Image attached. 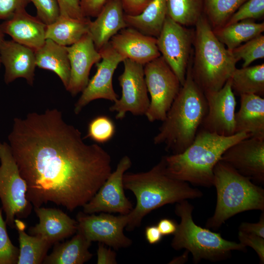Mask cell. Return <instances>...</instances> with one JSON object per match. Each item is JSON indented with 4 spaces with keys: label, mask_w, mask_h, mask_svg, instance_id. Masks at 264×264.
<instances>
[{
    "label": "cell",
    "mask_w": 264,
    "mask_h": 264,
    "mask_svg": "<svg viewBox=\"0 0 264 264\" xmlns=\"http://www.w3.org/2000/svg\"><path fill=\"white\" fill-rule=\"evenodd\" d=\"M195 26L192 77L204 93L218 91L230 78L237 62L217 38L204 14Z\"/></svg>",
    "instance_id": "5b68a950"
},
{
    "label": "cell",
    "mask_w": 264,
    "mask_h": 264,
    "mask_svg": "<svg viewBox=\"0 0 264 264\" xmlns=\"http://www.w3.org/2000/svg\"><path fill=\"white\" fill-rule=\"evenodd\" d=\"M60 15L73 18H85L82 12L79 0H56Z\"/></svg>",
    "instance_id": "ab89813d"
},
{
    "label": "cell",
    "mask_w": 264,
    "mask_h": 264,
    "mask_svg": "<svg viewBox=\"0 0 264 264\" xmlns=\"http://www.w3.org/2000/svg\"><path fill=\"white\" fill-rule=\"evenodd\" d=\"M0 199L5 222L15 227V217L27 218L32 205L26 198L27 184L21 175L9 144L0 141Z\"/></svg>",
    "instance_id": "ba28073f"
},
{
    "label": "cell",
    "mask_w": 264,
    "mask_h": 264,
    "mask_svg": "<svg viewBox=\"0 0 264 264\" xmlns=\"http://www.w3.org/2000/svg\"><path fill=\"white\" fill-rule=\"evenodd\" d=\"M36 9V16L46 25L53 22L60 15L56 0H30Z\"/></svg>",
    "instance_id": "8d00e7d4"
},
{
    "label": "cell",
    "mask_w": 264,
    "mask_h": 264,
    "mask_svg": "<svg viewBox=\"0 0 264 264\" xmlns=\"http://www.w3.org/2000/svg\"><path fill=\"white\" fill-rule=\"evenodd\" d=\"M230 51L237 62L243 61L242 67L249 66L254 61L264 57V36L261 34Z\"/></svg>",
    "instance_id": "d6a6232c"
},
{
    "label": "cell",
    "mask_w": 264,
    "mask_h": 264,
    "mask_svg": "<svg viewBox=\"0 0 264 264\" xmlns=\"http://www.w3.org/2000/svg\"><path fill=\"white\" fill-rule=\"evenodd\" d=\"M70 63V78L66 90L75 96L87 86L92 66L101 59L88 33L73 44L66 46Z\"/></svg>",
    "instance_id": "e0dca14e"
},
{
    "label": "cell",
    "mask_w": 264,
    "mask_h": 264,
    "mask_svg": "<svg viewBox=\"0 0 264 264\" xmlns=\"http://www.w3.org/2000/svg\"><path fill=\"white\" fill-rule=\"evenodd\" d=\"M145 234L147 241L151 244H154L160 242L163 236L156 225L147 226Z\"/></svg>",
    "instance_id": "bcb514c9"
},
{
    "label": "cell",
    "mask_w": 264,
    "mask_h": 264,
    "mask_svg": "<svg viewBox=\"0 0 264 264\" xmlns=\"http://www.w3.org/2000/svg\"><path fill=\"white\" fill-rule=\"evenodd\" d=\"M123 182L124 189L132 192L136 200L135 206L128 214L126 228L129 231L139 227L143 219L154 210L203 196L200 190L192 188L188 182L171 176L162 158L148 171L125 173Z\"/></svg>",
    "instance_id": "7a4b0ae2"
},
{
    "label": "cell",
    "mask_w": 264,
    "mask_h": 264,
    "mask_svg": "<svg viewBox=\"0 0 264 264\" xmlns=\"http://www.w3.org/2000/svg\"><path fill=\"white\" fill-rule=\"evenodd\" d=\"M240 96V108L235 114V133L264 139V99L252 94Z\"/></svg>",
    "instance_id": "603a6c76"
},
{
    "label": "cell",
    "mask_w": 264,
    "mask_h": 264,
    "mask_svg": "<svg viewBox=\"0 0 264 264\" xmlns=\"http://www.w3.org/2000/svg\"><path fill=\"white\" fill-rule=\"evenodd\" d=\"M213 30L219 41L228 50H232L262 34L264 31V22L257 23L252 20H246Z\"/></svg>",
    "instance_id": "83f0119b"
},
{
    "label": "cell",
    "mask_w": 264,
    "mask_h": 264,
    "mask_svg": "<svg viewBox=\"0 0 264 264\" xmlns=\"http://www.w3.org/2000/svg\"><path fill=\"white\" fill-rule=\"evenodd\" d=\"M264 15V0H247L231 16L225 25L243 20L258 19Z\"/></svg>",
    "instance_id": "d590c367"
},
{
    "label": "cell",
    "mask_w": 264,
    "mask_h": 264,
    "mask_svg": "<svg viewBox=\"0 0 264 264\" xmlns=\"http://www.w3.org/2000/svg\"><path fill=\"white\" fill-rule=\"evenodd\" d=\"M144 71L151 98L145 115L151 122L163 121L182 86L161 56L145 64Z\"/></svg>",
    "instance_id": "9c48e42d"
},
{
    "label": "cell",
    "mask_w": 264,
    "mask_h": 264,
    "mask_svg": "<svg viewBox=\"0 0 264 264\" xmlns=\"http://www.w3.org/2000/svg\"><path fill=\"white\" fill-rule=\"evenodd\" d=\"M234 93L264 94V64L236 68L230 78Z\"/></svg>",
    "instance_id": "f546056e"
},
{
    "label": "cell",
    "mask_w": 264,
    "mask_h": 264,
    "mask_svg": "<svg viewBox=\"0 0 264 264\" xmlns=\"http://www.w3.org/2000/svg\"><path fill=\"white\" fill-rule=\"evenodd\" d=\"M83 15L85 17H96L108 0H79Z\"/></svg>",
    "instance_id": "60d3db41"
},
{
    "label": "cell",
    "mask_w": 264,
    "mask_h": 264,
    "mask_svg": "<svg viewBox=\"0 0 264 264\" xmlns=\"http://www.w3.org/2000/svg\"><path fill=\"white\" fill-rule=\"evenodd\" d=\"M0 58L4 66L6 84L22 78L29 85H33L36 67L33 49L13 40H4L0 47Z\"/></svg>",
    "instance_id": "d6986e66"
},
{
    "label": "cell",
    "mask_w": 264,
    "mask_h": 264,
    "mask_svg": "<svg viewBox=\"0 0 264 264\" xmlns=\"http://www.w3.org/2000/svg\"><path fill=\"white\" fill-rule=\"evenodd\" d=\"M90 18H73L60 15L52 23L47 25L46 39L62 46H68L88 33Z\"/></svg>",
    "instance_id": "484cf974"
},
{
    "label": "cell",
    "mask_w": 264,
    "mask_h": 264,
    "mask_svg": "<svg viewBox=\"0 0 264 264\" xmlns=\"http://www.w3.org/2000/svg\"><path fill=\"white\" fill-rule=\"evenodd\" d=\"M167 16L184 26L195 25L203 15V0H166Z\"/></svg>",
    "instance_id": "4dcf8cb0"
},
{
    "label": "cell",
    "mask_w": 264,
    "mask_h": 264,
    "mask_svg": "<svg viewBox=\"0 0 264 264\" xmlns=\"http://www.w3.org/2000/svg\"><path fill=\"white\" fill-rule=\"evenodd\" d=\"M0 208V264H17L19 248L12 243Z\"/></svg>",
    "instance_id": "e575fe53"
},
{
    "label": "cell",
    "mask_w": 264,
    "mask_h": 264,
    "mask_svg": "<svg viewBox=\"0 0 264 264\" xmlns=\"http://www.w3.org/2000/svg\"><path fill=\"white\" fill-rule=\"evenodd\" d=\"M121 0H108L90 22L88 33L98 51L121 30L128 27Z\"/></svg>",
    "instance_id": "7402d4cb"
},
{
    "label": "cell",
    "mask_w": 264,
    "mask_h": 264,
    "mask_svg": "<svg viewBox=\"0 0 264 264\" xmlns=\"http://www.w3.org/2000/svg\"><path fill=\"white\" fill-rule=\"evenodd\" d=\"M98 51L101 61L96 64V73L89 80L74 105V112L76 114L95 100L104 99L114 102L118 99L113 87L112 78L118 65L125 59L113 49L110 42Z\"/></svg>",
    "instance_id": "5bb4252c"
},
{
    "label": "cell",
    "mask_w": 264,
    "mask_h": 264,
    "mask_svg": "<svg viewBox=\"0 0 264 264\" xmlns=\"http://www.w3.org/2000/svg\"><path fill=\"white\" fill-rule=\"evenodd\" d=\"M213 173L217 199L214 213L206 221L207 228L217 230L226 220L241 212L264 211L263 188L221 160L215 165Z\"/></svg>",
    "instance_id": "8992f818"
},
{
    "label": "cell",
    "mask_w": 264,
    "mask_h": 264,
    "mask_svg": "<svg viewBox=\"0 0 264 264\" xmlns=\"http://www.w3.org/2000/svg\"><path fill=\"white\" fill-rule=\"evenodd\" d=\"M220 160L242 176L264 184V139L249 137L228 148Z\"/></svg>",
    "instance_id": "2e32d148"
},
{
    "label": "cell",
    "mask_w": 264,
    "mask_h": 264,
    "mask_svg": "<svg viewBox=\"0 0 264 264\" xmlns=\"http://www.w3.org/2000/svg\"><path fill=\"white\" fill-rule=\"evenodd\" d=\"M109 42L125 59L143 66L161 56L156 38L145 35L132 27L121 30Z\"/></svg>",
    "instance_id": "ac0fdd59"
},
{
    "label": "cell",
    "mask_w": 264,
    "mask_h": 264,
    "mask_svg": "<svg viewBox=\"0 0 264 264\" xmlns=\"http://www.w3.org/2000/svg\"><path fill=\"white\" fill-rule=\"evenodd\" d=\"M35 55L36 66L55 73L66 89L70 72L66 46L46 39L43 46L35 51Z\"/></svg>",
    "instance_id": "d4e9b609"
},
{
    "label": "cell",
    "mask_w": 264,
    "mask_h": 264,
    "mask_svg": "<svg viewBox=\"0 0 264 264\" xmlns=\"http://www.w3.org/2000/svg\"><path fill=\"white\" fill-rule=\"evenodd\" d=\"M46 26L36 16L28 14L25 9L17 12L10 19L0 24L4 34L34 51L44 44Z\"/></svg>",
    "instance_id": "44dd1931"
},
{
    "label": "cell",
    "mask_w": 264,
    "mask_h": 264,
    "mask_svg": "<svg viewBox=\"0 0 264 264\" xmlns=\"http://www.w3.org/2000/svg\"><path fill=\"white\" fill-rule=\"evenodd\" d=\"M97 264H116V253L110 248H108L105 245L98 242L97 250Z\"/></svg>",
    "instance_id": "7bdbcfd3"
},
{
    "label": "cell",
    "mask_w": 264,
    "mask_h": 264,
    "mask_svg": "<svg viewBox=\"0 0 264 264\" xmlns=\"http://www.w3.org/2000/svg\"><path fill=\"white\" fill-rule=\"evenodd\" d=\"M247 0H203L204 13L213 29L225 24Z\"/></svg>",
    "instance_id": "1f68e13d"
},
{
    "label": "cell",
    "mask_w": 264,
    "mask_h": 264,
    "mask_svg": "<svg viewBox=\"0 0 264 264\" xmlns=\"http://www.w3.org/2000/svg\"><path fill=\"white\" fill-rule=\"evenodd\" d=\"M156 226L163 236H167L174 234L177 229V223L172 220L164 218L158 221Z\"/></svg>",
    "instance_id": "f6af8a7d"
},
{
    "label": "cell",
    "mask_w": 264,
    "mask_h": 264,
    "mask_svg": "<svg viewBox=\"0 0 264 264\" xmlns=\"http://www.w3.org/2000/svg\"><path fill=\"white\" fill-rule=\"evenodd\" d=\"M192 60L185 82L153 139L171 154L182 153L192 143L207 112L204 93L192 77Z\"/></svg>",
    "instance_id": "3957f363"
},
{
    "label": "cell",
    "mask_w": 264,
    "mask_h": 264,
    "mask_svg": "<svg viewBox=\"0 0 264 264\" xmlns=\"http://www.w3.org/2000/svg\"><path fill=\"white\" fill-rule=\"evenodd\" d=\"M4 34L3 33V32H2V31L1 30L0 27V45L2 42L4 40ZM1 64L0 58V67Z\"/></svg>",
    "instance_id": "c3c4849f"
},
{
    "label": "cell",
    "mask_w": 264,
    "mask_h": 264,
    "mask_svg": "<svg viewBox=\"0 0 264 264\" xmlns=\"http://www.w3.org/2000/svg\"><path fill=\"white\" fill-rule=\"evenodd\" d=\"M15 223L20 245L17 264H43L52 244L40 236L27 234L25 223L19 219H15Z\"/></svg>",
    "instance_id": "f1b7e54d"
},
{
    "label": "cell",
    "mask_w": 264,
    "mask_h": 264,
    "mask_svg": "<svg viewBox=\"0 0 264 264\" xmlns=\"http://www.w3.org/2000/svg\"><path fill=\"white\" fill-rule=\"evenodd\" d=\"M78 230L91 242H98L114 250L130 246L132 240L124 233V229L129 222L127 215L114 216L101 212L86 214L79 212L76 215Z\"/></svg>",
    "instance_id": "7c38bea8"
},
{
    "label": "cell",
    "mask_w": 264,
    "mask_h": 264,
    "mask_svg": "<svg viewBox=\"0 0 264 264\" xmlns=\"http://www.w3.org/2000/svg\"><path fill=\"white\" fill-rule=\"evenodd\" d=\"M153 0H121L125 14L134 16L140 14Z\"/></svg>",
    "instance_id": "b9f144b4"
},
{
    "label": "cell",
    "mask_w": 264,
    "mask_h": 264,
    "mask_svg": "<svg viewBox=\"0 0 264 264\" xmlns=\"http://www.w3.org/2000/svg\"><path fill=\"white\" fill-rule=\"evenodd\" d=\"M91 242L77 231L69 240L55 243L53 251L47 255L44 264H83L89 261L93 254L89 251Z\"/></svg>",
    "instance_id": "cb8c5ba5"
},
{
    "label": "cell",
    "mask_w": 264,
    "mask_h": 264,
    "mask_svg": "<svg viewBox=\"0 0 264 264\" xmlns=\"http://www.w3.org/2000/svg\"><path fill=\"white\" fill-rule=\"evenodd\" d=\"M250 137L245 132L221 136L199 129L192 143L182 153L164 156L167 173L193 185L213 186V170L224 152L242 139Z\"/></svg>",
    "instance_id": "277c9868"
},
{
    "label": "cell",
    "mask_w": 264,
    "mask_h": 264,
    "mask_svg": "<svg viewBox=\"0 0 264 264\" xmlns=\"http://www.w3.org/2000/svg\"><path fill=\"white\" fill-rule=\"evenodd\" d=\"M189 253L188 251L185 250L182 255L174 258L169 264H183L185 263L188 259Z\"/></svg>",
    "instance_id": "7dc6e473"
},
{
    "label": "cell",
    "mask_w": 264,
    "mask_h": 264,
    "mask_svg": "<svg viewBox=\"0 0 264 264\" xmlns=\"http://www.w3.org/2000/svg\"><path fill=\"white\" fill-rule=\"evenodd\" d=\"M194 31L189 30L167 16L157 38V45L164 59L182 86L192 58Z\"/></svg>",
    "instance_id": "30bf717a"
},
{
    "label": "cell",
    "mask_w": 264,
    "mask_h": 264,
    "mask_svg": "<svg viewBox=\"0 0 264 264\" xmlns=\"http://www.w3.org/2000/svg\"><path fill=\"white\" fill-rule=\"evenodd\" d=\"M8 139L34 207L51 202L72 212L92 198L112 172L109 154L85 143L56 109L15 118Z\"/></svg>",
    "instance_id": "6da1fadb"
},
{
    "label": "cell",
    "mask_w": 264,
    "mask_h": 264,
    "mask_svg": "<svg viewBox=\"0 0 264 264\" xmlns=\"http://www.w3.org/2000/svg\"><path fill=\"white\" fill-rule=\"evenodd\" d=\"M166 17V0H153L140 14L124 15L128 27L156 38L161 31Z\"/></svg>",
    "instance_id": "4316f807"
},
{
    "label": "cell",
    "mask_w": 264,
    "mask_h": 264,
    "mask_svg": "<svg viewBox=\"0 0 264 264\" xmlns=\"http://www.w3.org/2000/svg\"><path fill=\"white\" fill-rule=\"evenodd\" d=\"M132 165L128 156H123L116 169L111 172L92 198L82 207L83 212L88 214L99 212L120 215L130 213L133 205L125 194L123 178Z\"/></svg>",
    "instance_id": "4fadbf2b"
},
{
    "label": "cell",
    "mask_w": 264,
    "mask_h": 264,
    "mask_svg": "<svg viewBox=\"0 0 264 264\" xmlns=\"http://www.w3.org/2000/svg\"><path fill=\"white\" fill-rule=\"evenodd\" d=\"M204 95L208 110L199 129L224 136L235 134L236 101L230 78L220 90Z\"/></svg>",
    "instance_id": "9a60e30c"
},
{
    "label": "cell",
    "mask_w": 264,
    "mask_h": 264,
    "mask_svg": "<svg viewBox=\"0 0 264 264\" xmlns=\"http://www.w3.org/2000/svg\"><path fill=\"white\" fill-rule=\"evenodd\" d=\"M123 62L124 71L118 77L122 95L109 108L110 111L116 113L117 119L124 118L128 112L136 116L145 115L150 102L144 66L128 59Z\"/></svg>",
    "instance_id": "8fae6325"
},
{
    "label": "cell",
    "mask_w": 264,
    "mask_h": 264,
    "mask_svg": "<svg viewBox=\"0 0 264 264\" xmlns=\"http://www.w3.org/2000/svg\"><path fill=\"white\" fill-rule=\"evenodd\" d=\"M239 231L246 233L252 234L264 238V212L263 211L260 220L256 223L242 222Z\"/></svg>",
    "instance_id": "ee69618b"
},
{
    "label": "cell",
    "mask_w": 264,
    "mask_h": 264,
    "mask_svg": "<svg viewBox=\"0 0 264 264\" xmlns=\"http://www.w3.org/2000/svg\"><path fill=\"white\" fill-rule=\"evenodd\" d=\"M240 243L253 249L258 255L260 264L264 263V238L257 235L239 231Z\"/></svg>",
    "instance_id": "74e56055"
},
{
    "label": "cell",
    "mask_w": 264,
    "mask_h": 264,
    "mask_svg": "<svg viewBox=\"0 0 264 264\" xmlns=\"http://www.w3.org/2000/svg\"><path fill=\"white\" fill-rule=\"evenodd\" d=\"M115 132L113 121L107 116L100 115L89 123L86 137L98 143H104L112 138Z\"/></svg>",
    "instance_id": "836d02e7"
},
{
    "label": "cell",
    "mask_w": 264,
    "mask_h": 264,
    "mask_svg": "<svg viewBox=\"0 0 264 264\" xmlns=\"http://www.w3.org/2000/svg\"><path fill=\"white\" fill-rule=\"evenodd\" d=\"M34 209L39 222L28 229L30 235L40 236L52 245L77 232V220L62 210L41 206Z\"/></svg>",
    "instance_id": "ffe728a7"
},
{
    "label": "cell",
    "mask_w": 264,
    "mask_h": 264,
    "mask_svg": "<svg viewBox=\"0 0 264 264\" xmlns=\"http://www.w3.org/2000/svg\"><path fill=\"white\" fill-rule=\"evenodd\" d=\"M194 209L187 200L176 203L175 213L180 222L171 243L173 249H185L191 253L195 264L202 260L213 262L226 260L234 250L247 251L246 247L241 243L226 240L220 233L197 225L192 216Z\"/></svg>",
    "instance_id": "52a82bcc"
},
{
    "label": "cell",
    "mask_w": 264,
    "mask_h": 264,
    "mask_svg": "<svg viewBox=\"0 0 264 264\" xmlns=\"http://www.w3.org/2000/svg\"><path fill=\"white\" fill-rule=\"evenodd\" d=\"M30 0H0V20L10 19L17 12L25 9Z\"/></svg>",
    "instance_id": "f35d334b"
}]
</instances>
